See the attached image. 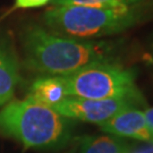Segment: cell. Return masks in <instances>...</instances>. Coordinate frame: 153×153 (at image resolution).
<instances>
[{"label":"cell","mask_w":153,"mask_h":153,"mask_svg":"<svg viewBox=\"0 0 153 153\" xmlns=\"http://www.w3.org/2000/svg\"><path fill=\"white\" fill-rule=\"evenodd\" d=\"M21 42L24 66L42 75H68L111 59L105 43L57 35L38 24L23 28Z\"/></svg>","instance_id":"obj_1"},{"label":"cell","mask_w":153,"mask_h":153,"mask_svg":"<svg viewBox=\"0 0 153 153\" xmlns=\"http://www.w3.org/2000/svg\"><path fill=\"white\" fill-rule=\"evenodd\" d=\"M73 129L71 119L28 99L11 100L0 110V134L28 149L65 148L73 137Z\"/></svg>","instance_id":"obj_2"},{"label":"cell","mask_w":153,"mask_h":153,"mask_svg":"<svg viewBox=\"0 0 153 153\" xmlns=\"http://www.w3.org/2000/svg\"><path fill=\"white\" fill-rule=\"evenodd\" d=\"M145 16L143 4L121 7L55 6L44 13L42 21L43 27L57 35L90 40L124 32Z\"/></svg>","instance_id":"obj_3"},{"label":"cell","mask_w":153,"mask_h":153,"mask_svg":"<svg viewBox=\"0 0 153 153\" xmlns=\"http://www.w3.org/2000/svg\"><path fill=\"white\" fill-rule=\"evenodd\" d=\"M68 97L107 100L127 99L146 107L145 99L136 85V73L119 64L103 61L62 75Z\"/></svg>","instance_id":"obj_4"},{"label":"cell","mask_w":153,"mask_h":153,"mask_svg":"<svg viewBox=\"0 0 153 153\" xmlns=\"http://www.w3.org/2000/svg\"><path fill=\"white\" fill-rule=\"evenodd\" d=\"M143 107L135 101L127 99H107V100H91V99L67 97L52 109L59 115L71 120H81L86 123L101 124L111 119L114 116L127 109Z\"/></svg>","instance_id":"obj_5"},{"label":"cell","mask_w":153,"mask_h":153,"mask_svg":"<svg viewBox=\"0 0 153 153\" xmlns=\"http://www.w3.org/2000/svg\"><path fill=\"white\" fill-rule=\"evenodd\" d=\"M99 126L102 131L118 137H129L141 142L153 140L144 111L136 108L124 110L109 120L99 124Z\"/></svg>","instance_id":"obj_6"},{"label":"cell","mask_w":153,"mask_h":153,"mask_svg":"<svg viewBox=\"0 0 153 153\" xmlns=\"http://www.w3.org/2000/svg\"><path fill=\"white\" fill-rule=\"evenodd\" d=\"M21 79L16 51L9 38L0 34V108L13 100Z\"/></svg>","instance_id":"obj_7"},{"label":"cell","mask_w":153,"mask_h":153,"mask_svg":"<svg viewBox=\"0 0 153 153\" xmlns=\"http://www.w3.org/2000/svg\"><path fill=\"white\" fill-rule=\"evenodd\" d=\"M67 97L62 76L42 75L31 84L26 99L52 108Z\"/></svg>","instance_id":"obj_8"},{"label":"cell","mask_w":153,"mask_h":153,"mask_svg":"<svg viewBox=\"0 0 153 153\" xmlns=\"http://www.w3.org/2000/svg\"><path fill=\"white\" fill-rule=\"evenodd\" d=\"M131 144L115 135L85 136L81 141L79 153H127Z\"/></svg>","instance_id":"obj_9"},{"label":"cell","mask_w":153,"mask_h":153,"mask_svg":"<svg viewBox=\"0 0 153 153\" xmlns=\"http://www.w3.org/2000/svg\"><path fill=\"white\" fill-rule=\"evenodd\" d=\"M145 0H51L53 6H99V7H121L136 6Z\"/></svg>","instance_id":"obj_10"},{"label":"cell","mask_w":153,"mask_h":153,"mask_svg":"<svg viewBox=\"0 0 153 153\" xmlns=\"http://www.w3.org/2000/svg\"><path fill=\"white\" fill-rule=\"evenodd\" d=\"M51 0H15V8L28 9V8H39L43 7Z\"/></svg>","instance_id":"obj_11"},{"label":"cell","mask_w":153,"mask_h":153,"mask_svg":"<svg viewBox=\"0 0 153 153\" xmlns=\"http://www.w3.org/2000/svg\"><path fill=\"white\" fill-rule=\"evenodd\" d=\"M144 144L142 145H137L135 148H131L128 150L127 153H153V140L149 141V142H143Z\"/></svg>","instance_id":"obj_12"},{"label":"cell","mask_w":153,"mask_h":153,"mask_svg":"<svg viewBox=\"0 0 153 153\" xmlns=\"http://www.w3.org/2000/svg\"><path fill=\"white\" fill-rule=\"evenodd\" d=\"M145 114V118H146V123H148V126L150 128V131L153 135V108H150V109H146L144 111Z\"/></svg>","instance_id":"obj_13"}]
</instances>
